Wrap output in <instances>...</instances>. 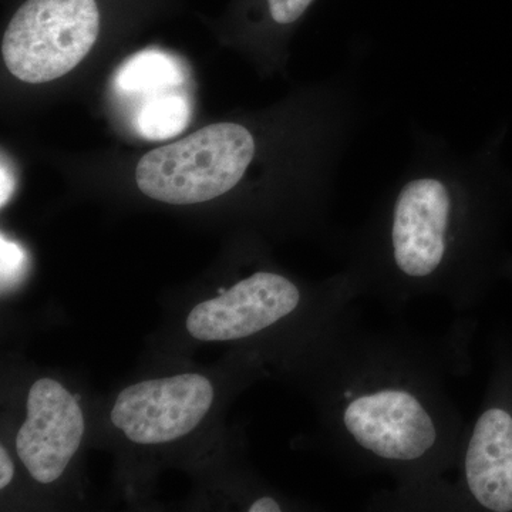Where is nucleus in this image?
<instances>
[{
  "label": "nucleus",
  "instance_id": "1a4fd4ad",
  "mask_svg": "<svg viewBox=\"0 0 512 512\" xmlns=\"http://www.w3.org/2000/svg\"><path fill=\"white\" fill-rule=\"evenodd\" d=\"M183 82V70L173 57L158 50H146L121 67L117 84L124 92H151Z\"/></svg>",
  "mask_w": 512,
  "mask_h": 512
},
{
  "label": "nucleus",
  "instance_id": "2eb2a0df",
  "mask_svg": "<svg viewBox=\"0 0 512 512\" xmlns=\"http://www.w3.org/2000/svg\"><path fill=\"white\" fill-rule=\"evenodd\" d=\"M249 512H281V505L276 503L274 498L271 497H261L259 500H256L251 507L248 508Z\"/></svg>",
  "mask_w": 512,
  "mask_h": 512
},
{
  "label": "nucleus",
  "instance_id": "f03ea898",
  "mask_svg": "<svg viewBox=\"0 0 512 512\" xmlns=\"http://www.w3.org/2000/svg\"><path fill=\"white\" fill-rule=\"evenodd\" d=\"M340 420L350 447L370 460L399 467L430 461L446 434L429 393L400 375L365 376L350 384Z\"/></svg>",
  "mask_w": 512,
  "mask_h": 512
},
{
  "label": "nucleus",
  "instance_id": "ddd939ff",
  "mask_svg": "<svg viewBox=\"0 0 512 512\" xmlns=\"http://www.w3.org/2000/svg\"><path fill=\"white\" fill-rule=\"evenodd\" d=\"M15 476V466L5 447H0V488L8 487Z\"/></svg>",
  "mask_w": 512,
  "mask_h": 512
},
{
  "label": "nucleus",
  "instance_id": "20e7f679",
  "mask_svg": "<svg viewBox=\"0 0 512 512\" xmlns=\"http://www.w3.org/2000/svg\"><path fill=\"white\" fill-rule=\"evenodd\" d=\"M99 32L96 0H26L3 35V60L22 82L49 83L89 55Z\"/></svg>",
  "mask_w": 512,
  "mask_h": 512
},
{
  "label": "nucleus",
  "instance_id": "f8f14e48",
  "mask_svg": "<svg viewBox=\"0 0 512 512\" xmlns=\"http://www.w3.org/2000/svg\"><path fill=\"white\" fill-rule=\"evenodd\" d=\"M266 3L276 25L289 26L302 18L313 0H266Z\"/></svg>",
  "mask_w": 512,
  "mask_h": 512
},
{
  "label": "nucleus",
  "instance_id": "7ed1b4c3",
  "mask_svg": "<svg viewBox=\"0 0 512 512\" xmlns=\"http://www.w3.org/2000/svg\"><path fill=\"white\" fill-rule=\"evenodd\" d=\"M255 154V138L247 127L212 124L147 153L137 165L136 181L153 200L200 204L231 191L244 178Z\"/></svg>",
  "mask_w": 512,
  "mask_h": 512
},
{
  "label": "nucleus",
  "instance_id": "9b49d317",
  "mask_svg": "<svg viewBox=\"0 0 512 512\" xmlns=\"http://www.w3.org/2000/svg\"><path fill=\"white\" fill-rule=\"evenodd\" d=\"M2 288L13 284L20 272L25 269L26 255L15 242L2 237Z\"/></svg>",
  "mask_w": 512,
  "mask_h": 512
},
{
  "label": "nucleus",
  "instance_id": "4468645a",
  "mask_svg": "<svg viewBox=\"0 0 512 512\" xmlns=\"http://www.w3.org/2000/svg\"><path fill=\"white\" fill-rule=\"evenodd\" d=\"M2 194H0V202L2 207H5L6 202L12 197L13 191H15V178H13L12 171H10L9 165L3 161L2 163Z\"/></svg>",
  "mask_w": 512,
  "mask_h": 512
},
{
  "label": "nucleus",
  "instance_id": "9d476101",
  "mask_svg": "<svg viewBox=\"0 0 512 512\" xmlns=\"http://www.w3.org/2000/svg\"><path fill=\"white\" fill-rule=\"evenodd\" d=\"M190 104L183 96L168 94L148 101L138 116V130L147 140H165L183 133L190 123Z\"/></svg>",
  "mask_w": 512,
  "mask_h": 512
},
{
  "label": "nucleus",
  "instance_id": "0eeeda50",
  "mask_svg": "<svg viewBox=\"0 0 512 512\" xmlns=\"http://www.w3.org/2000/svg\"><path fill=\"white\" fill-rule=\"evenodd\" d=\"M84 417L72 393L53 379L29 390L28 417L16 436V450L30 476L52 484L63 476L83 440Z\"/></svg>",
  "mask_w": 512,
  "mask_h": 512
},
{
  "label": "nucleus",
  "instance_id": "6e6552de",
  "mask_svg": "<svg viewBox=\"0 0 512 512\" xmlns=\"http://www.w3.org/2000/svg\"><path fill=\"white\" fill-rule=\"evenodd\" d=\"M464 485L480 507L512 511V414L493 406L478 416L463 457Z\"/></svg>",
  "mask_w": 512,
  "mask_h": 512
},
{
  "label": "nucleus",
  "instance_id": "f257e3e1",
  "mask_svg": "<svg viewBox=\"0 0 512 512\" xmlns=\"http://www.w3.org/2000/svg\"><path fill=\"white\" fill-rule=\"evenodd\" d=\"M468 191L460 174L421 168L397 187L383 218V258L394 278L436 284L466 249Z\"/></svg>",
  "mask_w": 512,
  "mask_h": 512
},
{
  "label": "nucleus",
  "instance_id": "39448f33",
  "mask_svg": "<svg viewBox=\"0 0 512 512\" xmlns=\"http://www.w3.org/2000/svg\"><path fill=\"white\" fill-rule=\"evenodd\" d=\"M207 377L185 373L128 386L117 397L111 421L133 443H170L191 433L211 409Z\"/></svg>",
  "mask_w": 512,
  "mask_h": 512
},
{
  "label": "nucleus",
  "instance_id": "423d86ee",
  "mask_svg": "<svg viewBox=\"0 0 512 512\" xmlns=\"http://www.w3.org/2000/svg\"><path fill=\"white\" fill-rule=\"evenodd\" d=\"M298 286L274 272H256L218 298L198 303L187 319L192 338L237 340L271 328L298 309Z\"/></svg>",
  "mask_w": 512,
  "mask_h": 512
}]
</instances>
